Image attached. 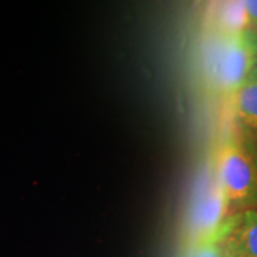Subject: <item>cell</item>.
I'll use <instances>...</instances> for the list:
<instances>
[{
    "instance_id": "6da1fadb",
    "label": "cell",
    "mask_w": 257,
    "mask_h": 257,
    "mask_svg": "<svg viewBox=\"0 0 257 257\" xmlns=\"http://www.w3.org/2000/svg\"><path fill=\"white\" fill-rule=\"evenodd\" d=\"M229 214L257 209V133L237 120L211 159Z\"/></svg>"
},
{
    "instance_id": "7a4b0ae2",
    "label": "cell",
    "mask_w": 257,
    "mask_h": 257,
    "mask_svg": "<svg viewBox=\"0 0 257 257\" xmlns=\"http://www.w3.org/2000/svg\"><path fill=\"white\" fill-rule=\"evenodd\" d=\"M257 67V33L244 30L226 37L211 36L204 72L216 94L231 97Z\"/></svg>"
},
{
    "instance_id": "3957f363",
    "label": "cell",
    "mask_w": 257,
    "mask_h": 257,
    "mask_svg": "<svg viewBox=\"0 0 257 257\" xmlns=\"http://www.w3.org/2000/svg\"><path fill=\"white\" fill-rule=\"evenodd\" d=\"M229 216L227 202L217 180L213 160H210L203 179L192 217V243L214 239L223 220Z\"/></svg>"
},
{
    "instance_id": "277c9868",
    "label": "cell",
    "mask_w": 257,
    "mask_h": 257,
    "mask_svg": "<svg viewBox=\"0 0 257 257\" xmlns=\"http://www.w3.org/2000/svg\"><path fill=\"white\" fill-rule=\"evenodd\" d=\"M214 239L223 257H257V209L229 214Z\"/></svg>"
},
{
    "instance_id": "5b68a950",
    "label": "cell",
    "mask_w": 257,
    "mask_h": 257,
    "mask_svg": "<svg viewBox=\"0 0 257 257\" xmlns=\"http://www.w3.org/2000/svg\"><path fill=\"white\" fill-rule=\"evenodd\" d=\"M207 28L214 37L233 36L248 30L246 2L214 3L207 16Z\"/></svg>"
},
{
    "instance_id": "8992f818",
    "label": "cell",
    "mask_w": 257,
    "mask_h": 257,
    "mask_svg": "<svg viewBox=\"0 0 257 257\" xmlns=\"http://www.w3.org/2000/svg\"><path fill=\"white\" fill-rule=\"evenodd\" d=\"M236 120L257 133V67L230 97Z\"/></svg>"
},
{
    "instance_id": "52a82bcc",
    "label": "cell",
    "mask_w": 257,
    "mask_h": 257,
    "mask_svg": "<svg viewBox=\"0 0 257 257\" xmlns=\"http://www.w3.org/2000/svg\"><path fill=\"white\" fill-rule=\"evenodd\" d=\"M187 257H223V253L217 240L207 239L192 243Z\"/></svg>"
},
{
    "instance_id": "ba28073f",
    "label": "cell",
    "mask_w": 257,
    "mask_h": 257,
    "mask_svg": "<svg viewBox=\"0 0 257 257\" xmlns=\"http://www.w3.org/2000/svg\"><path fill=\"white\" fill-rule=\"evenodd\" d=\"M246 8L248 15V30L257 33V0H247Z\"/></svg>"
}]
</instances>
